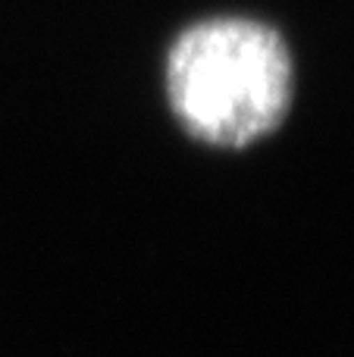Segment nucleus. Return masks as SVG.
Wrapping results in <instances>:
<instances>
[{
    "instance_id": "1",
    "label": "nucleus",
    "mask_w": 354,
    "mask_h": 357,
    "mask_svg": "<svg viewBox=\"0 0 354 357\" xmlns=\"http://www.w3.org/2000/svg\"><path fill=\"white\" fill-rule=\"evenodd\" d=\"M292 94V50L261 19H201L167 54L169 110L188 135L213 148H248L276 132Z\"/></svg>"
}]
</instances>
